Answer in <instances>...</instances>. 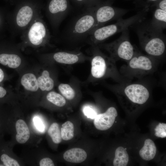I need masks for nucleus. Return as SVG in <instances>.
Returning a JSON list of instances; mask_svg holds the SVG:
<instances>
[{
  "mask_svg": "<svg viewBox=\"0 0 166 166\" xmlns=\"http://www.w3.org/2000/svg\"><path fill=\"white\" fill-rule=\"evenodd\" d=\"M143 21L133 25L140 44L148 55L157 59L165 54V36L163 31L153 28L150 22H143Z\"/></svg>",
  "mask_w": 166,
  "mask_h": 166,
  "instance_id": "f257e3e1",
  "label": "nucleus"
},
{
  "mask_svg": "<svg viewBox=\"0 0 166 166\" xmlns=\"http://www.w3.org/2000/svg\"><path fill=\"white\" fill-rule=\"evenodd\" d=\"M157 62V59L136 50L127 65L121 68V73L122 76L127 77H142L154 72Z\"/></svg>",
  "mask_w": 166,
  "mask_h": 166,
  "instance_id": "f03ea898",
  "label": "nucleus"
},
{
  "mask_svg": "<svg viewBox=\"0 0 166 166\" xmlns=\"http://www.w3.org/2000/svg\"><path fill=\"white\" fill-rule=\"evenodd\" d=\"M21 39L26 44L40 46L48 43L51 38L47 26L40 12L21 34Z\"/></svg>",
  "mask_w": 166,
  "mask_h": 166,
  "instance_id": "7ed1b4c3",
  "label": "nucleus"
},
{
  "mask_svg": "<svg viewBox=\"0 0 166 166\" xmlns=\"http://www.w3.org/2000/svg\"><path fill=\"white\" fill-rule=\"evenodd\" d=\"M148 11L147 8H144L127 19L122 18L113 24L97 28L94 31L96 39L102 42L114 34L128 29L129 27L144 20Z\"/></svg>",
  "mask_w": 166,
  "mask_h": 166,
  "instance_id": "20e7f679",
  "label": "nucleus"
},
{
  "mask_svg": "<svg viewBox=\"0 0 166 166\" xmlns=\"http://www.w3.org/2000/svg\"><path fill=\"white\" fill-rule=\"evenodd\" d=\"M98 45L108 51L110 57L115 62L120 60L128 62L136 51L130 41L128 29L122 32L120 37L114 41Z\"/></svg>",
  "mask_w": 166,
  "mask_h": 166,
  "instance_id": "39448f33",
  "label": "nucleus"
},
{
  "mask_svg": "<svg viewBox=\"0 0 166 166\" xmlns=\"http://www.w3.org/2000/svg\"><path fill=\"white\" fill-rule=\"evenodd\" d=\"M96 24L94 7L87 8L83 14L74 21L69 29L68 39L79 41L88 36Z\"/></svg>",
  "mask_w": 166,
  "mask_h": 166,
  "instance_id": "423d86ee",
  "label": "nucleus"
},
{
  "mask_svg": "<svg viewBox=\"0 0 166 166\" xmlns=\"http://www.w3.org/2000/svg\"><path fill=\"white\" fill-rule=\"evenodd\" d=\"M95 46L91 62V74L96 79L105 77L109 70L119 73L115 65V62L110 57H108L99 50L97 45Z\"/></svg>",
  "mask_w": 166,
  "mask_h": 166,
  "instance_id": "0eeeda50",
  "label": "nucleus"
},
{
  "mask_svg": "<svg viewBox=\"0 0 166 166\" xmlns=\"http://www.w3.org/2000/svg\"><path fill=\"white\" fill-rule=\"evenodd\" d=\"M40 12L36 8L28 4L22 5L18 8L13 14V31L22 34Z\"/></svg>",
  "mask_w": 166,
  "mask_h": 166,
  "instance_id": "6e6552de",
  "label": "nucleus"
},
{
  "mask_svg": "<svg viewBox=\"0 0 166 166\" xmlns=\"http://www.w3.org/2000/svg\"><path fill=\"white\" fill-rule=\"evenodd\" d=\"M94 7L96 24L92 31L109 22L122 19L128 12L127 10L115 7L106 3H101Z\"/></svg>",
  "mask_w": 166,
  "mask_h": 166,
  "instance_id": "1a4fd4ad",
  "label": "nucleus"
},
{
  "mask_svg": "<svg viewBox=\"0 0 166 166\" xmlns=\"http://www.w3.org/2000/svg\"><path fill=\"white\" fill-rule=\"evenodd\" d=\"M69 8V0H50L47 8L46 14L53 28H57L67 14Z\"/></svg>",
  "mask_w": 166,
  "mask_h": 166,
  "instance_id": "9d476101",
  "label": "nucleus"
},
{
  "mask_svg": "<svg viewBox=\"0 0 166 166\" xmlns=\"http://www.w3.org/2000/svg\"><path fill=\"white\" fill-rule=\"evenodd\" d=\"M117 91L124 95L134 103L142 105L148 100L150 93L148 89L144 85L138 83L120 85Z\"/></svg>",
  "mask_w": 166,
  "mask_h": 166,
  "instance_id": "9b49d317",
  "label": "nucleus"
},
{
  "mask_svg": "<svg viewBox=\"0 0 166 166\" xmlns=\"http://www.w3.org/2000/svg\"><path fill=\"white\" fill-rule=\"evenodd\" d=\"M117 116L116 108L110 107L105 113L97 115L93 121L94 126L100 130H107L112 126Z\"/></svg>",
  "mask_w": 166,
  "mask_h": 166,
  "instance_id": "f8f14e48",
  "label": "nucleus"
},
{
  "mask_svg": "<svg viewBox=\"0 0 166 166\" xmlns=\"http://www.w3.org/2000/svg\"><path fill=\"white\" fill-rule=\"evenodd\" d=\"M81 54L66 51H60L54 53L52 56L54 60L58 63L72 64L77 62L81 59Z\"/></svg>",
  "mask_w": 166,
  "mask_h": 166,
  "instance_id": "ddd939ff",
  "label": "nucleus"
},
{
  "mask_svg": "<svg viewBox=\"0 0 166 166\" xmlns=\"http://www.w3.org/2000/svg\"><path fill=\"white\" fill-rule=\"evenodd\" d=\"M87 154L83 149L79 148H74L66 151L63 154V158L66 161L78 163L85 160Z\"/></svg>",
  "mask_w": 166,
  "mask_h": 166,
  "instance_id": "4468645a",
  "label": "nucleus"
},
{
  "mask_svg": "<svg viewBox=\"0 0 166 166\" xmlns=\"http://www.w3.org/2000/svg\"><path fill=\"white\" fill-rule=\"evenodd\" d=\"M17 134L16 139L20 144L25 143L29 139L30 133L28 127L25 121L22 120H18L15 125Z\"/></svg>",
  "mask_w": 166,
  "mask_h": 166,
  "instance_id": "2eb2a0df",
  "label": "nucleus"
},
{
  "mask_svg": "<svg viewBox=\"0 0 166 166\" xmlns=\"http://www.w3.org/2000/svg\"><path fill=\"white\" fill-rule=\"evenodd\" d=\"M150 23L153 28L163 31L166 27V11L156 8Z\"/></svg>",
  "mask_w": 166,
  "mask_h": 166,
  "instance_id": "dca6fc26",
  "label": "nucleus"
},
{
  "mask_svg": "<svg viewBox=\"0 0 166 166\" xmlns=\"http://www.w3.org/2000/svg\"><path fill=\"white\" fill-rule=\"evenodd\" d=\"M156 152V148L154 143L151 139H146L144 146L139 151L140 156L144 160H151L155 157Z\"/></svg>",
  "mask_w": 166,
  "mask_h": 166,
  "instance_id": "f3484780",
  "label": "nucleus"
},
{
  "mask_svg": "<svg viewBox=\"0 0 166 166\" xmlns=\"http://www.w3.org/2000/svg\"><path fill=\"white\" fill-rule=\"evenodd\" d=\"M21 57L14 53H2L0 54V63L11 68H16L20 65Z\"/></svg>",
  "mask_w": 166,
  "mask_h": 166,
  "instance_id": "a211bd4d",
  "label": "nucleus"
},
{
  "mask_svg": "<svg viewBox=\"0 0 166 166\" xmlns=\"http://www.w3.org/2000/svg\"><path fill=\"white\" fill-rule=\"evenodd\" d=\"M21 82L22 85L27 90L36 92L39 88L37 79L32 73H27L22 77Z\"/></svg>",
  "mask_w": 166,
  "mask_h": 166,
  "instance_id": "6ab92c4d",
  "label": "nucleus"
},
{
  "mask_svg": "<svg viewBox=\"0 0 166 166\" xmlns=\"http://www.w3.org/2000/svg\"><path fill=\"white\" fill-rule=\"evenodd\" d=\"M39 88L43 91H49L53 88L54 82L50 77L49 72L47 70L43 71L41 76L37 79Z\"/></svg>",
  "mask_w": 166,
  "mask_h": 166,
  "instance_id": "aec40b11",
  "label": "nucleus"
},
{
  "mask_svg": "<svg viewBox=\"0 0 166 166\" xmlns=\"http://www.w3.org/2000/svg\"><path fill=\"white\" fill-rule=\"evenodd\" d=\"M126 149V148L122 147H119L116 149L113 161L114 166H126L127 165L129 157Z\"/></svg>",
  "mask_w": 166,
  "mask_h": 166,
  "instance_id": "412c9836",
  "label": "nucleus"
},
{
  "mask_svg": "<svg viewBox=\"0 0 166 166\" xmlns=\"http://www.w3.org/2000/svg\"><path fill=\"white\" fill-rule=\"evenodd\" d=\"M74 127L73 123L68 121L62 125L61 129V137L65 140L72 139L74 136Z\"/></svg>",
  "mask_w": 166,
  "mask_h": 166,
  "instance_id": "4be33fe9",
  "label": "nucleus"
},
{
  "mask_svg": "<svg viewBox=\"0 0 166 166\" xmlns=\"http://www.w3.org/2000/svg\"><path fill=\"white\" fill-rule=\"evenodd\" d=\"M48 133L54 143L58 144L61 142L62 138L61 130L57 123H53L51 124Z\"/></svg>",
  "mask_w": 166,
  "mask_h": 166,
  "instance_id": "5701e85b",
  "label": "nucleus"
},
{
  "mask_svg": "<svg viewBox=\"0 0 166 166\" xmlns=\"http://www.w3.org/2000/svg\"><path fill=\"white\" fill-rule=\"evenodd\" d=\"M46 98L48 101L58 107L63 106L66 103L65 99L63 97L54 91L48 93Z\"/></svg>",
  "mask_w": 166,
  "mask_h": 166,
  "instance_id": "b1692460",
  "label": "nucleus"
},
{
  "mask_svg": "<svg viewBox=\"0 0 166 166\" xmlns=\"http://www.w3.org/2000/svg\"><path fill=\"white\" fill-rule=\"evenodd\" d=\"M58 88L61 93L66 99L71 100L74 98L75 95V91L69 84H61L58 86Z\"/></svg>",
  "mask_w": 166,
  "mask_h": 166,
  "instance_id": "393cba45",
  "label": "nucleus"
},
{
  "mask_svg": "<svg viewBox=\"0 0 166 166\" xmlns=\"http://www.w3.org/2000/svg\"><path fill=\"white\" fill-rule=\"evenodd\" d=\"M0 159L6 166H19L18 161L10 157L8 155L2 154L1 155Z\"/></svg>",
  "mask_w": 166,
  "mask_h": 166,
  "instance_id": "a878e982",
  "label": "nucleus"
},
{
  "mask_svg": "<svg viewBox=\"0 0 166 166\" xmlns=\"http://www.w3.org/2000/svg\"><path fill=\"white\" fill-rule=\"evenodd\" d=\"M155 135L158 137L164 138L166 137V124L159 123L155 129Z\"/></svg>",
  "mask_w": 166,
  "mask_h": 166,
  "instance_id": "bb28decb",
  "label": "nucleus"
},
{
  "mask_svg": "<svg viewBox=\"0 0 166 166\" xmlns=\"http://www.w3.org/2000/svg\"><path fill=\"white\" fill-rule=\"evenodd\" d=\"M33 120L34 124L37 129L40 132H43L45 130V126L41 119L38 116H35Z\"/></svg>",
  "mask_w": 166,
  "mask_h": 166,
  "instance_id": "cd10ccee",
  "label": "nucleus"
},
{
  "mask_svg": "<svg viewBox=\"0 0 166 166\" xmlns=\"http://www.w3.org/2000/svg\"><path fill=\"white\" fill-rule=\"evenodd\" d=\"M40 166H54L52 160L49 158H45L42 159L40 161Z\"/></svg>",
  "mask_w": 166,
  "mask_h": 166,
  "instance_id": "c85d7f7f",
  "label": "nucleus"
},
{
  "mask_svg": "<svg viewBox=\"0 0 166 166\" xmlns=\"http://www.w3.org/2000/svg\"><path fill=\"white\" fill-rule=\"evenodd\" d=\"M85 114L87 117L93 119L95 118L97 116V114L92 109L89 108H85L84 110Z\"/></svg>",
  "mask_w": 166,
  "mask_h": 166,
  "instance_id": "c756f323",
  "label": "nucleus"
},
{
  "mask_svg": "<svg viewBox=\"0 0 166 166\" xmlns=\"http://www.w3.org/2000/svg\"><path fill=\"white\" fill-rule=\"evenodd\" d=\"M156 4L157 8L166 11V0H158Z\"/></svg>",
  "mask_w": 166,
  "mask_h": 166,
  "instance_id": "7c9ffc66",
  "label": "nucleus"
},
{
  "mask_svg": "<svg viewBox=\"0 0 166 166\" xmlns=\"http://www.w3.org/2000/svg\"><path fill=\"white\" fill-rule=\"evenodd\" d=\"M101 3V0H88L86 6L87 8L94 7Z\"/></svg>",
  "mask_w": 166,
  "mask_h": 166,
  "instance_id": "2f4dec72",
  "label": "nucleus"
},
{
  "mask_svg": "<svg viewBox=\"0 0 166 166\" xmlns=\"http://www.w3.org/2000/svg\"><path fill=\"white\" fill-rule=\"evenodd\" d=\"M6 90L3 87L0 86V98L4 97L6 94Z\"/></svg>",
  "mask_w": 166,
  "mask_h": 166,
  "instance_id": "473e14b6",
  "label": "nucleus"
},
{
  "mask_svg": "<svg viewBox=\"0 0 166 166\" xmlns=\"http://www.w3.org/2000/svg\"><path fill=\"white\" fill-rule=\"evenodd\" d=\"M76 3L79 4H85L86 6L88 0H73Z\"/></svg>",
  "mask_w": 166,
  "mask_h": 166,
  "instance_id": "72a5a7b5",
  "label": "nucleus"
},
{
  "mask_svg": "<svg viewBox=\"0 0 166 166\" xmlns=\"http://www.w3.org/2000/svg\"><path fill=\"white\" fill-rule=\"evenodd\" d=\"M4 75L3 70L0 68V82L3 80Z\"/></svg>",
  "mask_w": 166,
  "mask_h": 166,
  "instance_id": "f704fd0d",
  "label": "nucleus"
},
{
  "mask_svg": "<svg viewBox=\"0 0 166 166\" xmlns=\"http://www.w3.org/2000/svg\"><path fill=\"white\" fill-rule=\"evenodd\" d=\"M149 1H156L158 0H148Z\"/></svg>",
  "mask_w": 166,
  "mask_h": 166,
  "instance_id": "c9c22d12",
  "label": "nucleus"
},
{
  "mask_svg": "<svg viewBox=\"0 0 166 166\" xmlns=\"http://www.w3.org/2000/svg\"><path fill=\"white\" fill-rule=\"evenodd\" d=\"M0 21H1V19H0Z\"/></svg>",
  "mask_w": 166,
  "mask_h": 166,
  "instance_id": "e433bc0d",
  "label": "nucleus"
}]
</instances>
